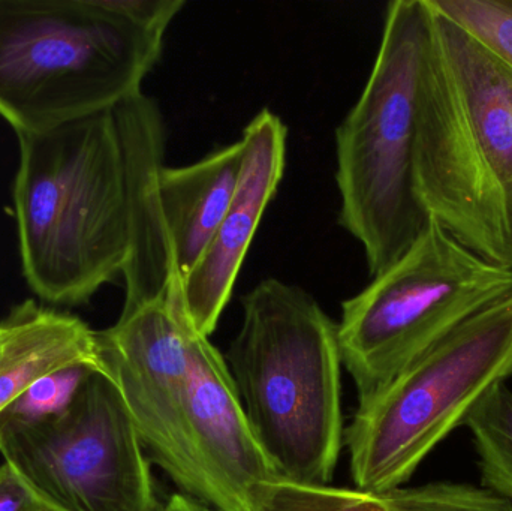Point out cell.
Instances as JSON below:
<instances>
[{
    "mask_svg": "<svg viewBox=\"0 0 512 511\" xmlns=\"http://www.w3.org/2000/svg\"><path fill=\"white\" fill-rule=\"evenodd\" d=\"M96 369L74 366L36 381L0 416V423H30L56 416L71 404L78 387Z\"/></svg>",
    "mask_w": 512,
    "mask_h": 511,
    "instance_id": "18",
    "label": "cell"
},
{
    "mask_svg": "<svg viewBox=\"0 0 512 511\" xmlns=\"http://www.w3.org/2000/svg\"><path fill=\"white\" fill-rule=\"evenodd\" d=\"M74 366L104 374L95 330L33 300L15 306L0 321V416L36 381Z\"/></svg>",
    "mask_w": 512,
    "mask_h": 511,
    "instance_id": "13",
    "label": "cell"
},
{
    "mask_svg": "<svg viewBox=\"0 0 512 511\" xmlns=\"http://www.w3.org/2000/svg\"><path fill=\"white\" fill-rule=\"evenodd\" d=\"M248 503L251 511H397L382 495L285 480L255 486L249 492Z\"/></svg>",
    "mask_w": 512,
    "mask_h": 511,
    "instance_id": "15",
    "label": "cell"
},
{
    "mask_svg": "<svg viewBox=\"0 0 512 511\" xmlns=\"http://www.w3.org/2000/svg\"><path fill=\"white\" fill-rule=\"evenodd\" d=\"M430 23L426 0L388 5L369 80L336 131L339 221L363 246L372 278L399 260L430 222L414 173Z\"/></svg>",
    "mask_w": 512,
    "mask_h": 511,
    "instance_id": "5",
    "label": "cell"
},
{
    "mask_svg": "<svg viewBox=\"0 0 512 511\" xmlns=\"http://www.w3.org/2000/svg\"><path fill=\"white\" fill-rule=\"evenodd\" d=\"M29 511H53L51 509H48V507H45L44 504L36 503L35 506L32 507Z\"/></svg>",
    "mask_w": 512,
    "mask_h": 511,
    "instance_id": "21",
    "label": "cell"
},
{
    "mask_svg": "<svg viewBox=\"0 0 512 511\" xmlns=\"http://www.w3.org/2000/svg\"><path fill=\"white\" fill-rule=\"evenodd\" d=\"M0 455L53 511H159L150 461L116 384L93 371L71 404L0 423Z\"/></svg>",
    "mask_w": 512,
    "mask_h": 511,
    "instance_id": "8",
    "label": "cell"
},
{
    "mask_svg": "<svg viewBox=\"0 0 512 511\" xmlns=\"http://www.w3.org/2000/svg\"><path fill=\"white\" fill-rule=\"evenodd\" d=\"M159 511H218L210 507L209 504L197 500V498L189 497V495L173 494L165 503H162Z\"/></svg>",
    "mask_w": 512,
    "mask_h": 511,
    "instance_id": "20",
    "label": "cell"
},
{
    "mask_svg": "<svg viewBox=\"0 0 512 511\" xmlns=\"http://www.w3.org/2000/svg\"><path fill=\"white\" fill-rule=\"evenodd\" d=\"M243 165L230 207L197 266L183 279V311L195 332L210 338L230 302L262 216L282 182L288 129L270 110L243 131Z\"/></svg>",
    "mask_w": 512,
    "mask_h": 511,
    "instance_id": "10",
    "label": "cell"
},
{
    "mask_svg": "<svg viewBox=\"0 0 512 511\" xmlns=\"http://www.w3.org/2000/svg\"><path fill=\"white\" fill-rule=\"evenodd\" d=\"M512 378V294L487 306L360 401L345 431L355 489L403 488L475 405Z\"/></svg>",
    "mask_w": 512,
    "mask_h": 511,
    "instance_id": "6",
    "label": "cell"
},
{
    "mask_svg": "<svg viewBox=\"0 0 512 511\" xmlns=\"http://www.w3.org/2000/svg\"><path fill=\"white\" fill-rule=\"evenodd\" d=\"M38 503L8 464L0 465V511H29Z\"/></svg>",
    "mask_w": 512,
    "mask_h": 511,
    "instance_id": "19",
    "label": "cell"
},
{
    "mask_svg": "<svg viewBox=\"0 0 512 511\" xmlns=\"http://www.w3.org/2000/svg\"><path fill=\"white\" fill-rule=\"evenodd\" d=\"M165 132L155 99L138 92L51 131L17 134L18 243L39 299L81 305L117 275L123 309L167 294L179 272L156 203Z\"/></svg>",
    "mask_w": 512,
    "mask_h": 511,
    "instance_id": "1",
    "label": "cell"
},
{
    "mask_svg": "<svg viewBox=\"0 0 512 511\" xmlns=\"http://www.w3.org/2000/svg\"><path fill=\"white\" fill-rule=\"evenodd\" d=\"M468 426L484 488L512 501V392L498 384L469 413Z\"/></svg>",
    "mask_w": 512,
    "mask_h": 511,
    "instance_id": "14",
    "label": "cell"
},
{
    "mask_svg": "<svg viewBox=\"0 0 512 511\" xmlns=\"http://www.w3.org/2000/svg\"><path fill=\"white\" fill-rule=\"evenodd\" d=\"M243 165V141L215 150L185 167L165 165L156 180V203L180 278H186L215 237Z\"/></svg>",
    "mask_w": 512,
    "mask_h": 511,
    "instance_id": "12",
    "label": "cell"
},
{
    "mask_svg": "<svg viewBox=\"0 0 512 511\" xmlns=\"http://www.w3.org/2000/svg\"><path fill=\"white\" fill-rule=\"evenodd\" d=\"M512 69V0H427Z\"/></svg>",
    "mask_w": 512,
    "mask_h": 511,
    "instance_id": "16",
    "label": "cell"
},
{
    "mask_svg": "<svg viewBox=\"0 0 512 511\" xmlns=\"http://www.w3.org/2000/svg\"><path fill=\"white\" fill-rule=\"evenodd\" d=\"M429 8L415 191L429 218L469 251L512 269V69Z\"/></svg>",
    "mask_w": 512,
    "mask_h": 511,
    "instance_id": "2",
    "label": "cell"
},
{
    "mask_svg": "<svg viewBox=\"0 0 512 511\" xmlns=\"http://www.w3.org/2000/svg\"><path fill=\"white\" fill-rule=\"evenodd\" d=\"M183 0H0V116L38 134L143 92Z\"/></svg>",
    "mask_w": 512,
    "mask_h": 511,
    "instance_id": "3",
    "label": "cell"
},
{
    "mask_svg": "<svg viewBox=\"0 0 512 511\" xmlns=\"http://www.w3.org/2000/svg\"><path fill=\"white\" fill-rule=\"evenodd\" d=\"M397 511H512V501L484 486L438 482L382 495Z\"/></svg>",
    "mask_w": 512,
    "mask_h": 511,
    "instance_id": "17",
    "label": "cell"
},
{
    "mask_svg": "<svg viewBox=\"0 0 512 511\" xmlns=\"http://www.w3.org/2000/svg\"><path fill=\"white\" fill-rule=\"evenodd\" d=\"M182 287L123 309L119 321L96 332L104 374L116 384L150 462L182 494L221 511L192 443L188 420V335Z\"/></svg>",
    "mask_w": 512,
    "mask_h": 511,
    "instance_id": "9",
    "label": "cell"
},
{
    "mask_svg": "<svg viewBox=\"0 0 512 511\" xmlns=\"http://www.w3.org/2000/svg\"><path fill=\"white\" fill-rule=\"evenodd\" d=\"M242 306L225 362L256 440L280 480L330 485L345 440L337 324L309 293L274 278Z\"/></svg>",
    "mask_w": 512,
    "mask_h": 511,
    "instance_id": "4",
    "label": "cell"
},
{
    "mask_svg": "<svg viewBox=\"0 0 512 511\" xmlns=\"http://www.w3.org/2000/svg\"><path fill=\"white\" fill-rule=\"evenodd\" d=\"M512 294V269L430 219L414 245L342 305V363L366 401L469 318Z\"/></svg>",
    "mask_w": 512,
    "mask_h": 511,
    "instance_id": "7",
    "label": "cell"
},
{
    "mask_svg": "<svg viewBox=\"0 0 512 511\" xmlns=\"http://www.w3.org/2000/svg\"><path fill=\"white\" fill-rule=\"evenodd\" d=\"M188 420L221 511H251L249 492L280 477L256 440L225 357L194 329L188 335Z\"/></svg>",
    "mask_w": 512,
    "mask_h": 511,
    "instance_id": "11",
    "label": "cell"
}]
</instances>
